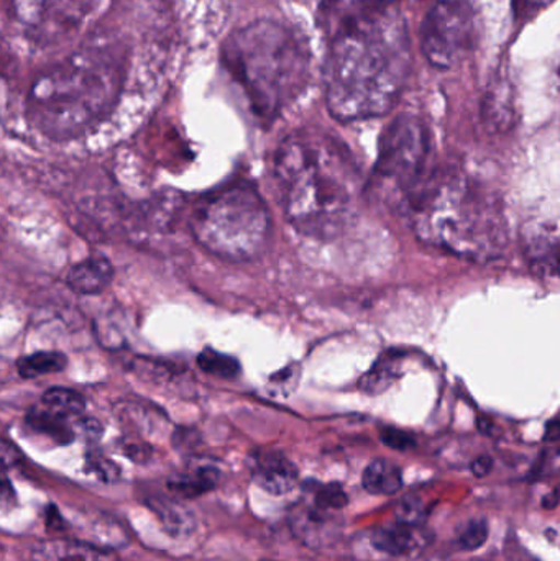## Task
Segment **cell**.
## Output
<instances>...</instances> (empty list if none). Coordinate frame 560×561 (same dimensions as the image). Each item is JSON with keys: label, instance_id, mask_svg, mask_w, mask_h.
Masks as SVG:
<instances>
[{"label": "cell", "instance_id": "15", "mask_svg": "<svg viewBox=\"0 0 560 561\" xmlns=\"http://www.w3.org/2000/svg\"><path fill=\"white\" fill-rule=\"evenodd\" d=\"M112 278H114V268L111 262L92 256L72 266L66 276V283L75 293L92 296V294L102 293L111 284Z\"/></svg>", "mask_w": 560, "mask_h": 561}, {"label": "cell", "instance_id": "2", "mask_svg": "<svg viewBox=\"0 0 560 561\" xmlns=\"http://www.w3.org/2000/svg\"><path fill=\"white\" fill-rule=\"evenodd\" d=\"M273 170L283 210L298 232L328 240L348 226L362 181L341 141L318 130L295 131L276 150Z\"/></svg>", "mask_w": 560, "mask_h": 561}, {"label": "cell", "instance_id": "31", "mask_svg": "<svg viewBox=\"0 0 560 561\" xmlns=\"http://www.w3.org/2000/svg\"><path fill=\"white\" fill-rule=\"evenodd\" d=\"M16 494L5 471L0 470V510H10L15 506Z\"/></svg>", "mask_w": 560, "mask_h": 561}, {"label": "cell", "instance_id": "12", "mask_svg": "<svg viewBox=\"0 0 560 561\" xmlns=\"http://www.w3.org/2000/svg\"><path fill=\"white\" fill-rule=\"evenodd\" d=\"M526 255L533 270L546 278L558 276V227L542 224L529 227L526 233Z\"/></svg>", "mask_w": 560, "mask_h": 561}, {"label": "cell", "instance_id": "19", "mask_svg": "<svg viewBox=\"0 0 560 561\" xmlns=\"http://www.w3.org/2000/svg\"><path fill=\"white\" fill-rule=\"evenodd\" d=\"M328 514L318 507L312 511H299L293 519V530L308 546H322L325 537L331 536L332 520Z\"/></svg>", "mask_w": 560, "mask_h": 561}, {"label": "cell", "instance_id": "23", "mask_svg": "<svg viewBox=\"0 0 560 561\" xmlns=\"http://www.w3.org/2000/svg\"><path fill=\"white\" fill-rule=\"evenodd\" d=\"M400 358L395 356L393 352H388L387 355L381 356L374 368L368 371V375L362 379V389H365L372 394H378L384 392L385 389L390 388L393 385L395 379L400 375V366H398Z\"/></svg>", "mask_w": 560, "mask_h": 561}, {"label": "cell", "instance_id": "9", "mask_svg": "<svg viewBox=\"0 0 560 561\" xmlns=\"http://www.w3.org/2000/svg\"><path fill=\"white\" fill-rule=\"evenodd\" d=\"M13 19L39 39H56L79 28L98 0H9Z\"/></svg>", "mask_w": 560, "mask_h": 561}, {"label": "cell", "instance_id": "3", "mask_svg": "<svg viewBox=\"0 0 560 561\" xmlns=\"http://www.w3.org/2000/svg\"><path fill=\"white\" fill-rule=\"evenodd\" d=\"M423 242L470 262H495L508 247V220L499 197L467 174L430 178L408 201Z\"/></svg>", "mask_w": 560, "mask_h": 561}, {"label": "cell", "instance_id": "21", "mask_svg": "<svg viewBox=\"0 0 560 561\" xmlns=\"http://www.w3.org/2000/svg\"><path fill=\"white\" fill-rule=\"evenodd\" d=\"M68 365V358L59 352H36L32 355L22 356L16 363L22 378H38L49 373L62 371Z\"/></svg>", "mask_w": 560, "mask_h": 561}, {"label": "cell", "instance_id": "14", "mask_svg": "<svg viewBox=\"0 0 560 561\" xmlns=\"http://www.w3.org/2000/svg\"><path fill=\"white\" fill-rule=\"evenodd\" d=\"M145 504L150 507L151 513L158 517L161 526L170 536L184 537L194 529L193 514L178 501V497L148 493L145 496Z\"/></svg>", "mask_w": 560, "mask_h": 561}, {"label": "cell", "instance_id": "22", "mask_svg": "<svg viewBox=\"0 0 560 561\" xmlns=\"http://www.w3.org/2000/svg\"><path fill=\"white\" fill-rule=\"evenodd\" d=\"M43 408L52 411L59 417H75L81 415L85 409V401L78 391L68 388H52L43 394Z\"/></svg>", "mask_w": 560, "mask_h": 561}, {"label": "cell", "instance_id": "35", "mask_svg": "<svg viewBox=\"0 0 560 561\" xmlns=\"http://www.w3.org/2000/svg\"><path fill=\"white\" fill-rule=\"evenodd\" d=\"M263 561H273V560H263Z\"/></svg>", "mask_w": 560, "mask_h": 561}, {"label": "cell", "instance_id": "10", "mask_svg": "<svg viewBox=\"0 0 560 561\" xmlns=\"http://www.w3.org/2000/svg\"><path fill=\"white\" fill-rule=\"evenodd\" d=\"M431 542V534L424 526H407V524H393L381 527L368 537L372 550L378 556L390 559H404L423 552Z\"/></svg>", "mask_w": 560, "mask_h": 561}, {"label": "cell", "instance_id": "20", "mask_svg": "<svg viewBox=\"0 0 560 561\" xmlns=\"http://www.w3.org/2000/svg\"><path fill=\"white\" fill-rule=\"evenodd\" d=\"M26 424L59 445H68L75 440V431L69 427L68 419L59 417L45 408H35L26 414Z\"/></svg>", "mask_w": 560, "mask_h": 561}, {"label": "cell", "instance_id": "30", "mask_svg": "<svg viewBox=\"0 0 560 561\" xmlns=\"http://www.w3.org/2000/svg\"><path fill=\"white\" fill-rule=\"evenodd\" d=\"M23 461V454L15 444L0 437V470L5 471L10 468L19 467Z\"/></svg>", "mask_w": 560, "mask_h": 561}, {"label": "cell", "instance_id": "7", "mask_svg": "<svg viewBox=\"0 0 560 561\" xmlns=\"http://www.w3.org/2000/svg\"><path fill=\"white\" fill-rule=\"evenodd\" d=\"M430 131L414 115H398L380 138L377 176L381 183L410 197L426 183Z\"/></svg>", "mask_w": 560, "mask_h": 561}, {"label": "cell", "instance_id": "11", "mask_svg": "<svg viewBox=\"0 0 560 561\" xmlns=\"http://www.w3.org/2000/svg\"><path fill=\"white\" fill-rule=\"evenodd\" d=\"M30 561H118L111 549L72 539H49L33 543Z\"/></svg>", "mask_w": 560, "mask_h": 561}, {"label": "cell", "instance_id": "32", "mask_svg": "<svg viewBox=\"0 0 560 561\" xmlns=\"http://www.w3.org/2000/svg\"><path fill=\"white\" fill-rule=\"evenodd\" d=\"M551 2L552 0H515L516 15L525 19V16L533 15V13L545 9Z\"/></svg>", "mask_w": 560, "mask_h": 561}, {"label": "cell", "instance_id": "24", "mask_svg": "<svg viewBox=\"0 0 560 561\" xmlns=\"http://www.w3.org/2000/svg\"><path fill=\"white\" fill-rule=\"evenodd\" d=\"M197 365L207 375L219 376L224 379L236 378L240 373V363L236 358L213 348H204L199 353Z\"/></svg>", "mask_w": 560, "mask_h": 561}, {"label": "cell", "instance_id": "5", "mask_svg": "<svg viewBox=\"0 0 560 561\" xmlns=\"http://www.w3.org/2000/svg\"><path fill=\"white\" fill-rule=\"evenodd\" d=\"M122 79L124 62L118 51L91 48L76 53L33 84L30 118L48 137H75L114 104Z\"/></svg>", "mask_w": 560, "mask_h": 561}, {"label": "cell", "instance_id": "27", "mask_svg": "<svg viewBox=\"0 0 560 561\" xmlns=\"http://www.w3.org/2000/svg\"><path fill=\"white\" fill-rule=\"evenodd\" d=\"M85 467L98 480L104 481V483H115L121 478V470H118L117 465L105 458L104 455L98 454V451H91L88 455Z\"/></svg>", "mask_w": 560, "mask_h": 561}, {"label": "cell", "instance_id": "16", "mask_svg": "<svg viewBox=\"0 0 560 561\" xmlns=\"http://www.w3.org/2000/svg\"><path fill=\"white\" fill-rule=\"evenodd\" d=\"M219 483V471L213 467H199L173 478L168 483V490L178 500H194L209 493Z\"/></svg>", "mask_w": 560, "mask_h": 561}, {"label": "cell", "instance_id": "4", "mask_svg": "<svg viewBox=\"0 0 560 561\" xmlns=\"http://www.w3.org/2000/svg\"><path fill=\"white\" fill-rule=\"evenodd\" d=\"M222 59L262 118L282 114L311 79L312 55L305 36L278 20H255L233 32Z\"/></svg>", "mask_w": 560, "mask_h": 561}, {"label": "cell", "instance_id": "33", "mask_svg": "<svg viewBox=\"0 0 560 561\" xmlns=\"http://www.w3.org/2000/svg\"><path fill=\"white\" fill-rule=\"evenodd\" d=\"M493 461L490 457H480L477 458L472 463V471L476 477L483 478L492 471Z\"/></svg>", "mask_w": 560, "mask_h": 561}, {"label": "cell", "instance_id": "28", "mask_svg": "<svg viewBox=\"0 0 560 561\" xmlns=\"http://www.w3.org/2000/svg\"><path fill=\"white\" fill-rule=\"evenodd\" d=\"M397 520L407 526H424L426 520V507L416 497H408L401 501L397 507Z\"/></svg>", "mask_w": 560, "mask_h": 561}, {"label": "cell", "instance_id": "1", "mask_svg": "<svg viewBox=\"0 0 560 561\" xmlns=\"http://www.w3.org/2000/svg\"><path fill=\"white\" fill-rule=\"evenodd\" d=\"M325 104L341 122L367 121L397 104L413 68L411 36L400 5L324 25Z\"/></svg>", "mask_w": 560, "mask_h": 561}, {"label": "cell", "instance_id": "34", "mask_svg": "<svg viewBox=\"0 0 560 561\" xmlns=\"http://www.w3.org/2000/svg\"><path fill=\"white\" fill-rule=\"evenodd\" d=\"M82 432L88 435L89 438H98L101 435V425L94 419H85L81 424Z\"/></svg>", "mask_w": 560, "mask_h": 561}, {"label": "cell", "instance_id": "17", "mask_svg": "<svg viewBox=\"0 0 560 561\" xmlns=\"http://www.w3.org/2000/svg\"><path fill=\"white\" fill-rule=\"evenodd\" d=\"M362 484L370 494L391 496V494H397L401 486H403V474H401L400 467L380 458V460L372 461L365 468Z\"/></svg>", "mask_w": 560, "mask_h": 561}, {"label": "cell", "instance_id": "6", "mask_svg": "<svg viewBox=\"0 0 560 561\" xmlns=\"http://www.w3.org/2000/svg\"><path fill=\"white\" fill-rule=\"evenodd\" d=\"M272 220L253 184L236 183L207 197L194 216V232L209 252L247 262L265 252Z\"/></svg>", "mask_w": 560, "mask_h": 561}, {"label": "cell", "instance_id": "26", "mask_svg": "<svg viewBox=\"0 0 560 561\" xmlns=\"http://www.w3.org/2000/svg\"><path fill=\"white\" fill-rule=\"evenodd\" d=\"M315 504L318 510L334 513V511H341L347 506L348 496L341 484H321V486L316 488Z\"/></svg>", "mask_w": 560, "mask_h": 561}, {"label": "cell", "instance_id": "25", "mask_svg": "<svg viewBox=\"0 0 560 561\" xmlns=\"http://www.w3.org/2000/svg\"><path fill=\"white\" fill-rule=\"evenodd\" d=\"M487 539H489V524L485 519L467 520L457 530V543L467 552H473L485 546Z\"/></svg>", "mask_w": 560, "mask_h": 561}, {"label": "cell", "instance_id": "18", "mask_svg": "<svg viewBox=\"0 0 560 561\" xmlns=\"http://www.w3.org/2000/svg\"><path fill=\"white\" fill-rule=\"evenodd\" d=\"M398 3L400 0H322L319 13H321L322 26H324L335 20L387 9V7L398 5Z\"/></svg>", "mask_w": 560, "mask_h": 561}, {"label": "cell", "instance_id": "29", "mask_svg": "<svg viewBox=\"0 0 560 561\" xmlns=\"http://www.w3.org/2000/svg\"><path fill=\"white\" fill-rule=\"evenodd\" d=\"M381 442H384L387 447L400 451L410 450V448H413L414 444H416L413 435L393 427L384 428V431H381Z\"/></svg>", "mask_w": 560, "mask_h": 561}, {"label": "cell", "instance_id": "8", "mask_svg": "<svg viewBox=\"0 0 560 561\" xmlns=\"http://www.w3.org/2000/svg\"><path fill=\"white\" fill-rule=\"evenodd\" d=\"M476 39V10L469 0H436L421 25V51L436 69L456 68Z\"/></svg>", "mask_w": 560, "mask_h": 561}, {"label": "cell", "instance_id": "13", "mask_svg": "<svg viewBox=\"0 0 560 561\" xmlns=\"http://www.w3.org/2000/svg\"><path fill=\"white\" fill-rule=\"evenodd\" d=\"M253 480L266 493L282 496L298 484V468L283 455L268 454L256 461Z\"/></svg>", "mask_w": 560, "mask_h": 561}]
</instances>
